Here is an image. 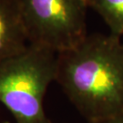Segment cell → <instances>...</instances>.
<instances>
[{
  "label": "cell",
  "instance_id": "cell-1",
  "mask_svg": "<svg viewBox=\"0 0 123 123\" xmlns=\"http://www.w3.org/2000/svg\"><path fill=\"white\" fill-rule=\"evenodd\" d=\"M56 81L88 122L123 113V41L88 34L57 54Z\"/></svg>",
  "mask_w": 123,
  "mask_h": 123
},
{
  "label": "cell",
  "instance_id": "cell-2",
  "mask_svg": "<svg viewBox=\"0 0 123 123\" xmlns=\"http://www.w3.org/2000/svg\"><path fill=\"white\" fill-rule=\"evenodd\" d=\"M57 54L29 44L0 64V102L17 123H52L44 109L49 86L56 81Z\"/></svg>",
  "mask_w": 123,
  "mask_h": 123
},
{
  "label": "cell",
  "instance_id": "cell-3",
  "mask_svg": "<svg viewBox=\"0 0 123 123\" xmlns=\"http://www.w3.org/2000/svg\"><path fill=\"white\" fill-rule=\"evenodd\" d=\"M29 44L57 54L87 37L86 0H18Z\"/></svg>",
  "mask_w": 123,
  "mask_h": 123
},
{
  "label": "cell",
  "instance_id": "cell-4",
  "mask_svg": "<svg viewBox=\"0 0 123 123\" xmlns=\"http://www.w3.org/2000/svg\"><path fill=\"white\" fill-rule=\"evenodd\" d=\"M28 45L18 0H0V64L24 51Z\"/></svg>",
  "mask_w": 123,
  "mask_h": 123
},
{
  "label": "cell",
  "instance_id": "cell-5",
  "mask_svg": "<svg viewBox=\"0 0 123 123\" xmlns=\"http://www.w3.org/2000/svg\"><path fill=\"white\" fill-rule=\"evenodd\" d=\"M88 7L95 10L110 28V33L123 37V0H89Z\"/></svg>",
  "mask_w": 123,
  "mask_h": 123
},
{
  "label": "cell",
  "instance_id": "cell-6",
  "mask_svg": "<svg viewBox=\"0 0 123 123\" xmlns=\"http://www.w3.org/2000/svg\"><path fill=\"white\" fill-rule=\"evenodd\" d=\"M88 123H123V113L113 116V117H110V118H107V119Z\"/></svg>",
  "mask_w": 123,
  "mask_h": 123
},
{
  "label": "cell",
  "instance_id": "cell-7",
  "mask_svg": "<svg viewBox=\"0 0 123 123\" xmlns=\"http://www.w3.org/2000/svg\"><path fill=\"white\" fill-rule=\"evenodd\" d=\"M86 2H87V4H88V2H89V0H86Z\"/></svg>",
  "mask_w": 123,
  "mask_h": 123
},
{
  "label": "cell",
  "instance_id": "cell-8",
  "mask_svg": "<svg viewBox=\"0 0 123 123\" xmlns=\"http://www.w3.org/2000/svg\"><path fill=\"white\" fill-rule=\"evenodd\" d=\"M2 123H10L9 121H4V122H2Z\"/></svg>",
  "mask_w": 123,
  "mask_h": 123
}]
</instances>
